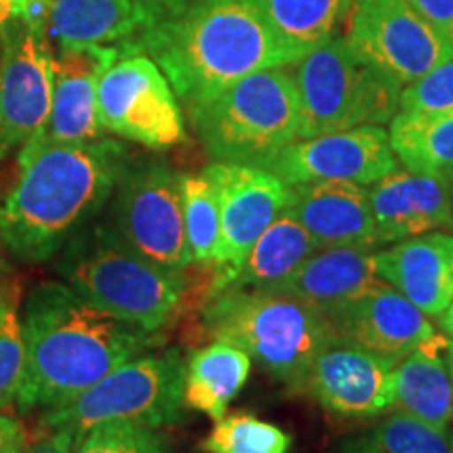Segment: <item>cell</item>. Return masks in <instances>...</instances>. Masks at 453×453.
I'll use <instances>...</instances> for the list:
<instances>
[{"label":"cell","mask_w":453,"mask_h":453,"mask_svg":"<svg viewBox=\"0 0 453 453\" xmlns=\"http://www.w3.org/2000/svg\"><path fill=\"white\" fill-rule=\"evenodd\" d=\"M202 321L214 342L246 350L292 390L304 388L311 365L338 340L324 315L273 288H225L208 300Z\"/></svg>","instance_id":"4"},{"label":"cell","mask_w":453,"mask_h":453,"mask_svg":"<svg viewBox=\"0 0 453 453\" xmlns=\"http://www.w3.org/2000/svg\"><path fill=\"white\" fill-rule=\"evenodd\" d=\"M449 370H451V378H453V349L449 353ZM451 441H453V434H451Z\"/></svg>","instance_id":"40"},{"label":"cell","mask_w":453,"mask_h":453,"mask_svg":"<svg viewBox=\"0 0 453 453\" xmlns=\"http://www.w3.org/2000/svg\"><path fill=\"white\" fill-rule=\"evenodd\" d=\"M445 41L453 44V0H407Z\"/></svg>","instance_id":"34"},{"label":"cell","mask_w":453,"mask_h":453,"mask_svg":"<svg viewBox=\"0 0 453 453\" xmlns=\"http://www.w3.org/2000/svg\"><path fill=\"white\" fill-rule=\"evenodd\" d=\"M113 141L21 147L19 180L0 206V237L21 263H47L99 214L124 174Z\"/></svg>","instance_id":"3"},{"label":"cell","mask_w":453,"mask_h":453,"mask_svg":"<svg viewBox=\"0 0 453 453\" xmlns=\"http://www.w3.org/2000/svg\"><path fill=\"white\" fill-rule=\"evenodd\" d=\"M283 42L300 55L324 47L349 15L353 0H252Z\"/></svg>","instance_id":"27"},{"label":"cell","mask_w":453,"mask_h":453,"mask_svg":"<svg viewBox=\"0 0 453 453\" xmlns=\"http://www.w3.org/2000/svg\"><path fill=\"white\" fill-rule=\"evenodd\" d=\"M399 111L443 113L453 111V59L445 61L420 81L401 90Z\"/></svg>","instance_id":"33"},{"label":"cell","mask_w":453,"mask_h":453,"mask_svg":"<svg viewBox=\"0 0 453 453\" xmlns=\"http://www.w3.org/2000/svg\"><path fill=\"white\" fill-rule=\"evenodd\" d=\"M97 116L104 130L151 150L185 139L177 95L162 67L145 55L122 57L101 76Z\"/></svg>","instance_id":"11"},{"label":"cell","mask_w":453,"mask_h":453,"mask_svg":"<svg viewBox=\"0 0 453 453\" xmlns=\"http://www.w3.org/2000/svg\"><path fill=\"white\" fill-rule=\"evenodd\" d=\"M187 364L177 349L124 361L70 403L42 411V430L70 428L81 439L107 422L160 428L183 420Z\"/></svg>","instance_id":"8"},{"label":"cell","mask_w":453,"mask_h":453,"mask_svg":"<svg viewBox=\"0 0 453 453\" xmlns=\"http://www.w3.org/2000/svg\"><path fill=\"white\" fill-rule=\"evenodd\" d=\"M290 208L317 248H357L372 252L376 243L370 194L347 180L292 185Z\"/></svg>","instance_id":"19"},{"label":"cell","mask_w":453,"mask_h":453,"mask_svg":"<svg viewBox=\"0 0 453 453\" xmlns=\"http://www.w3.org/2000/svg\"><path fill=\"white\" fill-rule=\"evenodd\" d=\"M0 47H3V36H0Z\"/></svg>","instance_id":"41"},{"label":"cell","mask_w":453,"mask_h":453,"mask_svg":"<svg viewBox=\"0 0 453 453\" xmlns=\"http://www.w3.org/2000/svg\"><path fill=\"white\" fill-rule=\"evenodd\" d=\"M347 42L401 87L453 59V44L407 0H353Z\"/></svg>","instance_id":"10"},{"label":"cell","mask_w":453,"mask_h":453,"mask_svg":"<svg viewBox=\"0 0 453 453\" xmlns=\"http://www.w3.org/2000/svg\"><path fill=\"white\" fill-rule=\"evenodd\" d=\"M294 65L303 113L300 139L380 127L399 113L403 87L357 55L347 38H332Z\"/></svg>","instance_id":"7"},{"label":"cell","mask_w":453,"mask_h":453,"mask_svg":"<svg viewBox=\"0 0 453 453\" xmlns=\"http://www.w3.org/2000/svg\"><path fill=\"white\" fill-rule=\"evenodd\" d=\"M387 283L378 275L373 254L357 248H321L286 281L273 288L327 315L372 288Z\"/></svg>","instance_id":"21"},{"label":"cell","mask_w":453,"mask_h":453,"mask_svg":"<svg viewBox=\"0 0 453 453\" xmlns=\"http://www.w3.org/2000/svg\"><path fill=\"white\" fill-rule=\"evenodd\" d=\"M396 364L338 338L311 365L303 393L336 416H378L395 405Z\"/></svg>","instance_id":"15"},{"label":"cell","mask_w":453,"mask_h":453,"mask_svg":"<svg viewBox=\"0 0 453 453\" xmlns=\"http://www.w3.org/2000/svg\"><path fill=\"white\" fill-rule=\"evenodd\" d=\"M185 231L191 260L202 267H214L220 243V206L211 180L202 174H180Z\"/></svg>","instance_id":"29"},{"label":"cell","mask_w":453,"mask_h":453,"mask_svg":"<svg viewBox=\"0 0 453 453\" xmlns=\"http://www.w3.org/2000/svg\"><path fill=\"white\" fill-rule=\"evenodd\" d=\"M189 118L214 162L265 168L300 139L303 113L294 73L281 67L254 72L189 107Z\"/></svg>","instance_id":"6"},{"label":"cell","mask_w":453,"mask_h":453,"mask_svg":"<svg viewBox=\"0 0 453 453\" xmlns=\"http://www.w3.org/2000/svg\"><path fill=\"white\" fill-rule=\"evenodd\" d=\"M73 441H76V437H73L70 428L47 430L44 437L27 445L26 453H72Z\"/></svg>","instance_id":"35"},{"label":"cell","mask_w":453,"mask_h":453,"mask_svg":"<svg viewBox=\"0 0 453 453\" xmlns=\"http://www.w3.org/2000/svg\"><path fill=\"white\" fill-rule=\"evenodd\" d=\"M166 453H168V451H166Z\"/></svg>","instance_id":"42"},{"label":"cell","mask_w":453,"mask_h":453,"mask_svg":"<svg viewBox=\"0 0 453 453\" xmlns=\"http://www.w3.org/2000/svg\"><path fill=\"white\" fill-rule=\"evenodd\" d=\"M53 88L55 55L44 38V24L15 19L0 47V160L44 127Z\"/></svg>","instance_id":"12"},{"label":"cell","mask_w":453,"mask_h":453,"mask_svg":"<svg viewBox=\"0 0 453 453\" xmlns=\"http://www.w3.org/2000/svg\"><path fill=\"white\" fill-rule=\"evenodd\" d=\"M292 437L252 413H231L214 420L202 449L206 453H288Z\"/></svg>","instance_id":"30"},{"label":"cell","mask_w":453,"mask_h":453,"mask_svg":"<svg viewBox=\"0 0 453 453\" xmlns=\"http://www.w3.org/2000/svg\"><path fill=\"white\" fill-rule=\"evenodd\" d=\"M376 243L453 229V174L393 170L367 187Z\"/></svg>","instance_id":"18"},{"label":"cell","mask_w":453,"mask_h":453,"mask_svg":"<svg viewBox=\"0 0 453 453\" xmlns=\"http://www.w3.org/2000/svg\"><path fill=\"white\" fill-rule=\"evenodd\" d=\"M150 0H49V24L61 49L105 44L143 27Z\"/></svg>","instance_id":"24"},{"label":"cell","mask_w":453,"mask_h":453,"mask_svg":"<svg viewBox=\"0 0 453 453\" xmlns=\"http://www.w3.org/2000/svg\"><path fill=\"white\" fill-rule=\"evenodd\" d=\"M59 254L61 280L127 324L157 334L180 307L185 275L141 257L111 223L84 226Z\"/></svg>","instance_id":"5"},{"label":"cell","mask_w":453,"mask_h":453,"mask_svg":"<svg viewBox=\"0 0 453 453\" xmlns=\"http://www.w3.org/2000/svg\"><path fill=\"white\" fill-rule=\"evenodd\" d=\"M26 365L17 407L49 411L97 384L156 344V334L127 324L82 298L65 281H47L24 304Z\"/></svg>","instance_id":"2"},{"label":"cell","mask_w":453,"mask_h":453,"mask_svg":"<svg viewBox=\"0 0 453 453\" xmlns=\"http://www.w3.org/2000/svg\"><path fill=\"white\" fill-rule=\"evenodd\" d=\"M250 370V355L234 344L212 342L197 349L185 367V407L220 420L246 384Z\"/></svg>","instance_id":"25"},{"label":"cell","mask_w":453,"mask_h":453,"mask_svg":"<svg viewBox=\"0 0 453 453\" xmlns=\"http://www.w3.org/2000/svg\"><path fill=\"white\" fill-rule=\"evenodd\" d=\"M26 365V340L19 315L0 296V407L17 401Z\"/></svg>","instance_id":"32"},{"label":"cell","mask_w":453,"mask_h":453,"mask_svg":"<svg viewBox=\"0 0 453 453\" xmlns=\"http://www.w3.org/2000/svg\"><path fill=\"white\" fill-rule=\"evenodd\" d=\"M111 225L141 257L162 269L185 275L194 265L185 231L180 174L162 164L124 170Z\"/></svg>","instance_id":"9"},{"label":"cell","mask_w":453,"mask_h":453,"mask_svg":"<svg viewBox=\"0 0 453 453\" xmlns=\"http://www.w3.org/2000/svg\"><path fill=\"white\" fill-rule=\"evenodd\" d=\"M15 3H17V11H19V15H17V17H21L27 9L32 7V4L41 3V0H15Z\"/></svg>","instance_id":"39"},{"label":"cell","mask_w":453,"mask_h":453,"mask_svg":"<svg viewBox=\"0 0 453 453\" xmlns=\"http://www.w3.org/2000/svg\"><path fill=\"white\" fill-rule=\"evenodd\" d=\"M338 453H453V441L445 430L395 410L378 426L344 441Z\"/></svg>","instance_id":"28"},{"label":"cell","mask_w":453,"mask_h":453,"mask_svg":"<svg viewBox=\"0 0 453 453\" xmlns=\"http://www.w3.org/2000/svg\"><path fill=\"white\" fill-rule=\"evenodd\" d=\"M139 38L122 55L147 50L187 110L254 72L298 64L252 0H150Z\"/></svg>","instance_id":"1"},{"label":"cell","mask_w":453,"mask_h":453,"mask_svg":"<svg viewBox=\"0 0 453 453\" xmlns=\"http://www.w3.org/2000/svg\"><path fill=\"white\" fill-rule=\"evenodd\" d=\"M439 324H441V327H443V332L447 334V336L453 340V298H451L449 307L445 309V313L439 317Z\"/></svg>","instance_id":"38"},{"label":"cell","mask_w":453,"mask_h":453,"mask_svg":"<svg viewBox=\"0 0 453 453\" xmlns=\"http://www.w3.org/2000/svg\"><path fill=\"white\" fill-rule=\"evenodd\" d=\"M388 141L407 170L453 174V111H399L390 120Z\"/></svg>","instance_id":"26"},{"label":"cell","mask_w":453,"mask_h":453,"mask_svg":"<svg viewBox=\"0 0 453 453\" xmlns=\"http://www.w3.org/2000/svg\"><path fill=\"white\" fill-rule=\"evenodd\" d=\"M265 168L290 187L319 180L370 187L396 170V156L382 127H359L294 141Z\"/></svg>","instance_id":"14"},{"label":"cell","mask_w":453,"mask_h":453,"mask_svg":"<svg viewBox=\"0 0 453 453\" xmlns=\"http://www.w3.org/2000/svg\"><path fill=\"white\" fill-rule=\"evenodd\" d=\"M378 275L426 317L439 319L453 298V235L424 234L373 254Z\"/></svg>","instance_id":"20"},{"label":"cell","mask_w":453,"mask_h":453,"mask_svg":"<svg viewBox=\"0 0 453 453\" xmlns=\"http://www.w3.org/2000/svg\"><path fill=\"white\" fill-rule=\"evenodd\" d=\"M220 206V243L214 258V283L240 267L267 226L290 206L292 187L267 168L212 162L203 168Z\"/></svg>","instance_id":"13"},{"label":"cell","mask_w":453,"mask_h":453,"mask_svg":"<svg viewBox=\"0 0 453 453\" xmlns=\"http://www.w3.org/2000/svg\"><path fill=\"white\" fill-rule=\"evenodd\" d=\"M451 349V340L434 334L407 353L395 370V410L445 433L453 420Z\"/></svg>","instance_id":"22"},{"label":"cell","mask_w":453,"mask_h":453,"mask_svg":"<svg viewBox=\"0 0 453 453\" xmlns=\"http://www.w3.org/2000/svg\"><path fill=\"white\" fill-rule=\"evenodd\" d=\"M120 47L87 44L61 49L55 57V88L44 127L24 147L88 143L101 139L97 90L101 76L120 59Z\"/></svg>","instance_id":"16"},{"label":"cell","mask_w":453,"mask_h":453,"mask_svg":"<svg viewBox=\"0 0 453 453\" xmlns=\"http://www.w3.org/2000/svg\"><path fill=\"white\" fill-rule=\"evenodd\" d=\"M17 15H19V11H17L15 0H0V36L17 19Z\"/></svg>","instance_id":"37"},{"label":"cell","mask_w":453,"mask_h":453,"mask_svg":"<svg viewBox=\"0 0 453 453\" xmlns=\"http://www.w3.org/2000/svg\"><path fill=\"white\" fill-rule=\"evenodd\" d=\"M26 433L13 418L0 413V453H26Z\"/></svg>","instance_id":"36"},{"label":"cell","mask_w":453,"mask_h":453,"mask_svg":"<svg viewBox=\"0 0 453 453\" xmlns=\"http://www.w3.org/2000/svg\"><path fill=\"white\" fill-rule=\"evenodd\" d=\"M72 453H166V439L141 424L107 422L73 441Z\"/></svg>","instance_id":"31"},{"label":"cell","mask_w":453,"mask_h":453,"mask_svg":"<svg viewBox=\"0 0 453 453\" xmlns=\"http://www.w3.org/2000/svg\"><path fill=\"white\" fill-rule=\"evenodd\" d=\"M319 248L290 206L254 242L234 273L211 286V296L225 288H277Z\"/></svg>","instance_id":"23"},{"label":"cell","mask_w":453,"mask_h":453,"mask_svg":"<svg viewBox=\"0 0 453 453\" xmlns=\"http://www.w3.org/2000/svg\"><path fill=\"white\" fill-rule=\"evenodd\" d=\"M327 321L342 342L393 361L437 334L428 317L388 283L350 298L327 315Z\"/></svg>","instance_id":"17"}]
</instances>
